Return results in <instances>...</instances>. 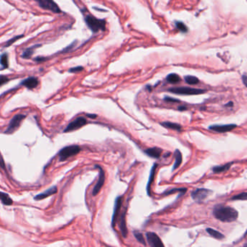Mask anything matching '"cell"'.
Returning <instances> with one entry per match:
<instances>
[{
  "label": "cell",
  "instance_id": "obj_14",
  "mask_svg": "<svg viewBox=\"0 0 247 247\" xmlns=\"http://www.w3.org/2000/svg\"><path fill=\"white\" fill-rule=\"evenodd\" d=\"M121 205H122V197H118L115 200V205L114 212H113V215H112V226H113V227L115 226V220H116L117 218H118L119 211H120Z\"/></svg>",
  "mask_w": 247,
  "mask_h": 247
},
{
  "label": "cell",
  "instance_id": "obj_30",
  "mask_svg": "<svg viewBox=\"0 0 247 247\" xmlns=\"http://www.w3.org/2000/svg\"><path fill=\"white\" fill-rule=\"evenodd\" d=\"M83 70V67L78 66V67H76L70 68L69 70V72H70V73H75V72H81Z\"/></svg>",
  "mask_w": 247,
  "mask_h": 247
},
{
  "label": "cell",
  "instance_id": "obj_15",
  "mask_svg": "<svg viewBox=\"0 0 247 247\" xmlns=\"http://www.w3.org/2000/svg\"><path fill=\"white\" fill-rule=\"evenodd\" d=\"M144 152L149 157L153 158H159L160 157L162 150L160 148H157V147H154V148H148Z\"/></svg>",
  "mask_w": 247,
  "mask_h": 247
},
{
  "label": "cell",
  "instance_id": "obj_23",
  "mask_svg": "<svg viewBox=\"0 0 247 247\" xmlns=\"http://www.w3.org/2000/svg\"><path fill=\"white\" fill-rule=\"evenodd\" d=\"M207 232L211 236H212L216 239H222L224 238V236L222 233L218 231H215V230L212 229V228H207Z\"/></svg>",
  "mask_w": 247,
  "mask_h": 247
},
{
  "label": "cell",
  "instance_id": "obj_32",
  "mask_svg": "<svg viewBox=\"0 0 247 247\" xmlns=\"http://www.w3.org/2000/svg\"><path fill=\"white\" fill-rule=\"evenodd\" d=\"M165 101H166L168 102H173V103H178V102H180V101L178 99H176V98H173L171 97H168V96H167V97L165 98Z\"/></svg>",
  "mask_w": 247,
  "mask_h": 247
},
{
  "label": "cell",
  "instance_id": "obj_5",
  "mask_svg": "<svg viewBox=\"0 0 247 247\" xmlns=\"http://www.w3.org/2000/svg\"><path fill=\"white\" fill-rule=\"evenodd\" d=\"M25 118V115H23V114H16L15 116H14L12 118V119L10 120L8 127H7L6 130H5V134L13 133L15 130L18 129V127H20V123H21V122Z\"/></svg>",
  "mask_w": 247,
  "mask_h": 247
},
{
  "label": "cell",
  "instance_id": "obj_38",
  "mask_svg": "<svg viewBox=\"0 0 247 247\" xmlns=\"http://www.w3.org/2000/svg\"><path fill=\"white\" fill-rule=\"evenodd\" d=\"M187 108L186 107H184V106H181L178 108V110L179 111H184V110H186Z\"/></svg>",
  "mask_w": 247,
  "mask_h": 247
},
{
  "label": "cell",
  "instance_id": "obj_33",
  "mask_svg": "<svg viewBox=\"0 0 247 247\" xmlns=\"http://www.w3.org/2000/svg\"><path fill=\"white\" fill-rule=\"evenodd\" d=\"M176 26L178 27V29H180L182 31H186V27H185L184 24L178 23H176Z\"/></svg>",
  "mask_w": 247,
  "mask_h": 247
},
{
  "label": "cell",
  "instance_id": "obj_1",
  "mask_svg": "<svg viewBox=\"0 0 247 247\" xmlns=\"http://www.w3.org/2000/svg\"><path fill=\"white\" fill-rule=\"evenodd\" d=\"M213 215L215 218L222 222L230 223L236 220L239 217V213L233 207L217 205L213 209Z\"/></svg>",
  "mask_w": 247,
  "mask_h": 247
},
{
  "label": "cell",
  "instance_id": "obj_3",
  "mask_svg": "<svg viewBox=\"0 0 247 247\" xmlns=\"http://www.w3.org/2000/svg\"><path fill=\"white\" fill-rule=\"evenodd\" d=\"M81 148L78 145H70L63 148L59 150L58 155L59 161H65L69 158L74 156L79 153Z\"/></svg>",
  "mask_w": 247,
  "mask_h": 247
},
{
  "label": "cell",
  "instance_id": "obj_12",
  "mask_svg": "<svg viewBox=\"0 0 247 247\" xmlns=\"http://www.w3.org/2000/svg\"><path fill=\"white\" fill-rule=\"evenodd\" d=\"M57 192V188L56 186H54V187H52L51 188L46 189L45 192L41 193V194H37L36 196L34 197V200H44L48 197L51 196V195H53L55 194H56Z\"/></svg>",
  "mask_w": 247,
  "mask_h": 247
},
{
  "label": "cell",
  "instance_id": "obj_21",
  "mask_svg": "<svg viewBox=\"0 0 247 247\" xmlns=\"http://www.w3.org/2000/svg\"><path fill=\"white\" fill-rule=\"evenodd\" d=\"M1 201L2 203L5 205H11L13 202H12V200L10 198V197L9 196L8 194H6L5 192H1Z\"/></svg>",
  "mask_w": 247,
  "mask_h": 247
},
{
  "label": "cell",
  "instance_id": "obj_31",
  "mask_svg": "<svg viewBox=\"0 0 247 247\" xmlns=\"http://www.w3.org/2000/svg\"><path fill=\"white\" fill-rule=\"evenodd\" d=\"M23 35H20V36H15V37H14L13 38L10 39V41H7V44H6V46H10L11 44H13V43H14L15 41H16L18 40V39H19V38H22V37H23Z\"/></svg>",
  "mask_w": 247,
  "mask_h": 247
},
{
  "label": "cell",
  "instance_id": "obj_36",
  "mask_svg": "<svg viewBox=\"0 0 247 247\" xmlns=\"http://www.w3.org/2000/svg\"><path fill=\"white\" fill-rule=\"evenodd\" d=\"M46 59V58H43V57H37L34 60L36 61V62H43V61H45Z\"/></svg>",
  "mask_w": 247,
  "mask_h": 247
},
{
  "label": "cell",
  "instance_id": "obj_19",
  "mask_svg": "<svg viewBox=\"0 0 247 247\" xmlns=\"http://www.w3.org/2000/svg\"><path fill=\"white\" fill-rule=\"evenodd\" d=\"M175 161L173 167H172V171H175L176 168H178L182 163V155H181V152H180L178 150H175Z\"/></svg>",
  "mask_w": 247,
  "mask_h": 247
},
{
  "label": "cell",
  "instance_id": "obj_35",
  "mask_svg": "<svg viewBox=\"0 0 247 247\" xmlns=\"http://www.w3.org/2000/svg\"><path fill=\"white\" fill-rule=\"evenodd\" d=\"M242 81H243V83H244L245 86L247 88V76L246 75L242 76Z\"/></svg>",
  "mask_w": 247,
  "mask_h": 247
},
{
  "label": "cell",
  "instance_id": "obj_4",
  "mask_svg": "<svg viewBox=\"0 0 247 247\" xmlns=\"http://www.w3.org/2000/svg\"><path fill=\"white\" fill-rule=\"evenodd\" d=\"M168 91L170 93L178 95H199L204 93L206 92L205 90L198 88H191L189 87H178V88H169Z\"/></svg>",
  "mask_w": 247,
  "mask_h": 247
},
{
  "label": "cell",
  "instance_id": "obj_26",
  "mask_svg": "<svg viewBox=\"0 0 247 247\" xmlns=\"http://www.w3.org/2000/svg\"><path fill=\"white\" fill-rule=\"evenodd\" d=\"M1 65L2 69H6L8 67V55L7 54H3L1 56Z\"/></svg>",
  "mask_w": 247,
  "mask_h": 247
},
{
  "label": "cell",
  "instance_id": "obj_37",
  "mask_svg": "<svg viewBox=\"0 0 247 247\" xmlns=\"http://www.w3.org/2000/svg\"><path fill=\"white\" fill-rule=\"evenodd\" d=\"M87 117H88V118L90 119H95L96 117V114H86Z\"/></svg>",
  "mask_w": 247,
  "mask_h": 247
},
{
  "label": "cell",
  "instance_id": "obj_6",
  "mask_svg": "<svg viewBox=\"0 0 247 247\" xmlns=\"http://www.w3.org/2000/svg\"><path fill=\"white\" fill-rule=\"evenodd\" d=\"M42 9L52 11L55 13H60V8L53 0H35Z\"/></svg>",
  "mask_w": 247,
  "mask_h": 247
},
{
  "label": "cell",
  "instance_id": "obj_24",
  "mask_svg": "<svg viewBox=\"0 0 247 247\" xmlns=\"http://www.w3.org/2000/svg\"><path fill=\"white\" fill-rule=\"evenodd\" d=\"M231 166V163H227V164L223 165V166H218L213 167L212 171H213V172H215V173H221V172L225 171L228 170Z\"/></svg>",
  "mask_w": 247,
  "mask_h": 247
},
{
  "label": "cell",
  "instance_id": "obj_20",
  "mask_svg": "<svg viewBox=\"0 0 247 247\" xmlns=\"http://www.w3.org/2000/svg\"><path fill=\"white\" fill-rule=\"evenodd\" d=\"M41 45H35V46H31V47H30V48H28L27 49H25V51H23V54H22V57L24 59L30 58V57L33 55L34 49H36V48L37 47H39Z\"/></svg>",
  "mask_w": 247,
  "mask_h": 247
},
{
  "label": "cell",
  "instance_id": "obj_18",
  "mask_svg": "<svg viewBox=\"0 0 247 247\" xmlns=\"http://www.w3.org/2000/svg\"><path fill=\"white\" fill-rule=\"evenodd\" d=\"M120 228L121 230V233L123 236V237L127 236L128 234V229L125 225V213L122 215L121 218L120 219Z\"/></svg>",
  "mask_w": 247,
  "mask_h": 247
},
{
  "label": "cell",
  "instance_id": "obj_9",
  "mask_svg": "<svg viewBox=\"0 0 247 247\" xmlns=\"http://www.w3.org/2000/svg\"><path fill=\"white\" fill-rule=\"evenodd\" d=\"M211 194V192L206 189H197L191 193V197L196 202H202Z\"/></svg>",
  "mask_w": 247,
  "mask_h": 247
},
{
  "label": "cell",
  "instance_id": "obj_28",
  "mask_svg": "<svg viewBox=\"0 0 247 247\" xmlns=\"http://www.w3.org/2000/svg\"><path fill=\"white\" fill-rule=\"evenodd\" d=\"M232 200H247V192H242L235 195L231 198Z\"/></svg>",
  "mask_w": 247,
  "mask_h": 247
},
{
  "label": "cell",
  "instance_id": "obj_25",
  "mask_svg": "<svg viewBox=\"0 0 247 247\" xmlns=\"http://www.w3.org/2000/svg\"><path fill=\"white\" fill-rule=\"evenodd\" d=\"M185 81L189 85H196V84H197V83H199V82L197 77H195V76H192V75L185 76Z\"/></svg>",
  "mask_w": 247,
  "mask_h": 247
},
{
  "label": "cell",
  "instance_id": "obj_27",
  "mask_svg": "<svg viewBox=\"0 0 247 247\" xmlns=\"http://www.w3.org/2000/svg\"><path fill=\"white\" fill-rule=\"evenodd\" d=\"M133 234H134V236L135 237V239H137V241H138L139 242H140L141 244H142L144 245H146L145 239H144V236H143V235L140 233V232L135 231L134 232H133Z\"/></svg>",
  "mask_w": 247,
  "mask_h": 247
},
{
  "label": "cell",
  "instance_id": "obj_39",
  "mask_svg": "<svg viewBox=\"0 0 247 247\" xmlns=\"http://www.w3.org/2000/svg\"><path fill=\"white\" fill-rule=\"evenodd\" d=\"M233 106V103L231 102V103H228V104H226V106Z\"/></svg>",
  "mask_w": 247,
  "mask_h": 247
},
{
  "label": "cell",
  "instance_id": "obj_17",
  "mask_svg": "<svg viewBox=\"0 0 247 247\" xmlns=\"http://www.w3.org/2000/svg\"><path fill=\"white\" fill-rule=\"evenodd\" d=\"M157 167V163H155L154 166H152L151 173H150V176H149V179L148 184H147V187H146V190H147V193L149 195H150V188H151V185L152 184V181H153L154 178H155V171L156 168Z\"/></svg>",
  "mask_w": 247,
  "mask_h": 247
},
{
  "label": "cell",
  "instance_id": "obj_16",
  "mask_svg": "<svg viewBox=\"0 0 247 247\" xmlns=\"http://www.w3.org/2000/svg\"><path fill=\"white\" fill-rule=\"evenodd\" d=\"M161 125L163 126V127L165 128H168V129L175 130V131H178V132L181 131L182 129L181 126L180 125V124H176V123H172V122H162Z\"/></svg>",
  "mask_w": 247,
  "mask_h": 247
},
{
  "label": "cell",
  "instance_id": "obj_40",
  "mask_svg": "<svg viewBox=\"0 0 247 247\" xmlns=\"http://www.w3.org/2000/svg\"></svg>",
  "mask_w": 247,
  "mask_h": 247
},
{
  "label": "cell",
  "instance_id": "obj_7",
  "mask_svg": "<svg viewBox=\"0 0 247 247\" xmlns=\"http://www.w3.org/2000/svg\"><path fill=\"white\" fill-rule=\"evenodd\" d=\"M94 167L99 170V179H98L97 183H96V185L94 186V189H93V191H92L93 196H96V195L99 194L100 190H101L102 187H103L104 184H105V171H104L103 168H102L100 166H99V165H95V166Z\"/></svg>",
  "mask_w": 247,
  "mask_h": 247
},
{
  "label": "cell",
  "instance_id": "obj_11",
  "mask_svg": "<svg viewBox=\"0 0 247 247\" xmlns=\"http://www.w3.org/2000/svg\"><path fill=\"white\" fill-rule=\"evenodd\" d=\"M235 127H236L235 124H225V125H212L209 127V129L219 133H224L231 132Z\"/></svg>",
  "mask_w": 247,
  "mask_h": 247
},
{
  "label": "cell",
  "instance_id": "obj_29",
  "mask_svg": "<svg viewBox=\"0 0 247 247\" xmlns=\"http://www.w3.org/2000/svg\"><path fill=\"white\" fill-rule=\"evenodd\" d=\"M181 192V193H185V192H186V189H185V188L172 189H171V190L168 191V192H165V195H168V194H173V193H175V192Z\"/></svg>",
  "mask_w": 247,
  "mask_h": 247
},
{
  "label": "cell",
  "instance_id": "obj_13",
  "mask_svg": "<svg viewBox=\"0 0 247 247\" xmlns=\"http://www.w3.org/2000/svg\"><path fill=\"white\" fill-rule=\"evenodd\" d=\"M21 85L28 89H33L36 88L38 85V80L37 77H30L21 82Z\"/></svg>",
  "mask_w": 247,
  "mask_h": 247
},
{
  "label": "cell",
  "instance_id": "obj_34",
  "mask_svg": "<svg viewBox=\"0 0 247 247\" xmlns=\"http://www.w3.org/2000/svg\"><path fill=\"white\" fill-rule=\"evenodd\" d=\"M8 80H9V79L7 77H5V76L2 75L1 76V80H0V83H1V85H4L5 83H6Z\"/></svg>",
  "mask_w": 247,
  "mask_h": 247
},
{
  "label": "cell",
  "instance_id": "obj_8",
  "mask_svg": "<svg viewBox=\"0 0 247 247\" xmlns=\"http://www.w3.org/2000/svg\"><path fill=\"white\" fill-rule=\"evenodd\" d=\"M87 124V120L83 117H78L75 120L67 126V127L64 129V132H73L81 128Z\"/></svg>",
  "mask_w": 247,
  "mask_h": 247
},
{
  "label": "cell",
  "instance_id": "obj_10",
  "mask_svg": "<svg viewBox=\"0 0 247 247\" xmlns=\"http://www.w3.org/2000/svg\"><path fill=\"white\" fill-rule=\"evenodd\" d=\"M146 239L151 247H165L162 241L158 236L152 232L146 233Z\"/></svg>",
  "mask_w": 247,
  "mask_h": 247
},
{
  "label": "cell",
  "instance_id": "obj_22",
  "mask_svg": "<svg viewBox=\"0 0 247 247\" xmlns=\"http://www.w3.org/2000/svg\"><path fill=\"white\" fill-rule=\"evenodd\" d=\"M166 80L169 83H171V84H175V83H179V82L181 81L180 76L175 73H172L168 75L167 76Z\"/></svg>",
  "mask_w": 247,
  "mask_h": 247
},
{
  "label": "cell",
  "instance_id": "obj_2",
  "mask_svg": "<svg viewBox=\"0 0 247 247\" xmlns=\"http://www.w3.org/2000/svg\"><path fill=\"white\" fill-rule=\"evenodd\" d=\"M86 23L88 27L94 33L98 32L99 31H105L106 23L104 20H99L94 16H86Z\"/></svg>",
  "mask_w": 247,
  "mask_h": 247
}]
</instances>
